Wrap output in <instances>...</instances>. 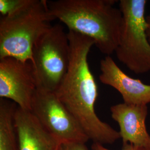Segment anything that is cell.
Listing matches in <instances>:
<instances>
[{
	"mask_svg": "<svg viewBox=\"0 0 150 150\" xmlns=\"http://www.w3.org/2000/svg\"><path fill=\"white\" fill-rule=\"evenodd\" d=\"M67 35L70 42V65L64 80L54 93L89 139L102 145L113 144L121 137L120 132L102 121L95 110L97 85L87 59L95 41L72 31H69Z\"/></svg>",
	"mask_w": 150,
	"mask_h": 150,
	"instance_id": "1",
	"label": "cell"
},
{
	"mask_svg": "<svg viewBox=\"0 0 150 150\" xmlns=\"http://www.w3.org/2000/svg\"><path fill=\"white\" fill-rule=\"evenodd\" d=\"M115 0H56L47 4L52 16L69 31L92 38L99 51L110 56L118 46L123 16Z\"/></svg>",
	"mask_w": 150,
	"mask_h": 150,
	"instance_id": "2",
	"label": "cell"
},
{
	"mask_svg": "<svg viewBox=\"0 0 150 150\" xmlns=\"http://www.w3.org/2000/svg\"><path fill=\"white\" fill-rule=\"evenodd\" d=\"M55 20L47 0H34L32 4L13 15L0 20V59L13 57L32 62L35 44L52 26Z\"/></svg>",
	"mask_w": 150,
	"mask_h": 150,
	"instance_id": "3",
	"label": "cell"
},
{
	"mask_svg": "<svg viewBox=\"0 0 150 150\" xmlns=\"http://www.w3.org/2000/svg\"><path fill=\"white\" fill-rule=\"evenodd\" d=\"M146 0H121L123 26L115 52L118 60L137 75L150 71V43L146 34Z\"/></svg>",
	"mask_w": 150,
	"mask_h": 150,
	"instance_id": "4",
	"label": "cell"
},
{
	"mask_svg": "<svg viewBox=\"0 0 150 150\" xmlns=\"http://www.w3.org/2000/svg\"><path fill=\"white\" fill-rule=\"evenodd\" d=\"M32 59L38 86L55 92L70 65V42L62 25H52L40 38L32 49Z\"/></svg>",
	"mask_w": 150,
	"mask_h": 150,
	"instance_id": "5",
	"label": "cell"
},
{
	"mask_svg": "<svg viewBox=\"0 0 150 150\" xmlns=\"http://www.w3.org/2000/svg\"><path fill=\"white\" fill-rule=\"evenodd\" d=\"M31 112L60 144L86 143L90 139L54 92L38 86L32 100Z\"/></svg>",
	"mask_w": 150,
	"mask_h": 150,
	"instance_id": "6",
	"label": "cell"
},
{
	"mask_svg": "<svg viewBox=\"0 0 150 150\" xmlns=\"http://www.w3.org/2000/svg\"><path fill=\"white\" fill-rule=\"evenodd\" d=\"M38 82L31 61L13 57L0 59V97L11 100L18 107L31 111Z\"/></svg>",
	"mask_w": 150,
	"mask_h": 150,
	"instance_id": "7",
	"label": "cell"
},
{
	"mask_svg": "<svg viewBox=\"0 0 150 150\" xmlns=\"http://www.w3.org/2000/svg\"><path fill=\"white\" fill-rule=\"evenodd\" d=\"M100 71V81L120 92L124 103L133 105L150 103V85L126 75L110 56L101 60Z\"/></svg>",
	"mask_w": 150,
	"mask_h": 150,
	"instance_id": "8",
	"label": "cell"
},
{
	"mask_svg": "<svg viewBox=\"0 0 150 150\" xmlns=\"http://www.w3.org/2000/svg\"><path fill=\"white\" fill-rule=\"evenodd\" d=\"M110 110L113 119L119 125L123 145L131 144L150 150V136L146 126L147 106L123 102L113 105Z\"/></svg>",
	"mask_w": 150,
	"mask_h": 150,
	"instance_id": "9",
	"label": "cell"
},
{
	"mask_svg": "<svg viewBox=\"0 0 150 150\" xmlns=\"http://www.w3.org/2000/svg\"><path fill=\"white\" fill-rule=\"evenodd\" d=\"M15 124L18 150H58L60 143L43 128L31 111L17 106Z\"/></svg>",
	"mask_w": 150,
	"mask_h": 150,
	"instance_id": "10",
	"label": "cell"
},
{
	"mask_svg": "<svg viewBox=\"0 0 150 150\" xmlns=\"http://www.w3.org/2000/svg\"><path fill=\"white\" fill-rule=\"evenodd\" d=\"M17 107L15 102L1 98L0 150H18L15 124V113Z\"/></svg>",
	"mask_w": 150,
	"mask_h": 150,
	"instance_id": "11",
	"label": "cell"
},
{
	"mask_svg": "<svg viewBox=\"0 0 150 150\" xmlns=\"http://www.w3.org/2000/svg\"><path fill=\"white\" fill-rule=\"evenodd\" d=\"M34 0H0L2 17L13 15L32 4Z\"/></svg>",
	"mask_w": 150,
	"mask_h": 150,
	"instance_id": "12",
	"label": "cell"
},
{
	"mask_svg": "<svg viewBox=\"0 0 150 150\" xmlns=\"http://www.w3.org/2000/svg\"><path fill=\"white\" fill-rule=\"evenodd\" d=\"M58 150H89L86 143L64 142L60 144Z\"/></svg>",
	"mask_w": 150,
	"mask_h": 150,
	"instance_id": "13",
	"label": "cell"
},
{
	"mask_svg": "<svg viewBox=\"0 0 150 150\" xmlns=\"http://www.w3.org/2000/svg\"><path fill=\"white\" fill-rule=\"evenodd\" d=\"M92 150H110L105 147L102 144L97 143V142H93V144L91 146ZM121 150H149L141 147L139 146H136L134 145H131V144H126V145H123L122 149Z\"/></svg>",
	"mask_w": 150,
	"mask_h": 150,
	"instance_id": "14",
	"label": "cell"
},
{
	"mask_svg": "<svg viewBox=\"0 0 150 150\" xmlns=\"http://www.w3.org/2000/svg\"><path fill=\"white\" fill-rule=\"evenodd\" d=\"M146 34L150 43V15L146 17Z\"/></svg>",
	"mask_w": 150,
	"mask_h": 150,
	"instance_id": "15",
	"label": "cell"
}]
</instances>
